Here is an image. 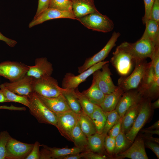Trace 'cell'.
Here are the masks:
<instances>
[{"label":"cell","instance_id":"cell-14","mask_svg":"<svg viewBox=\"0 0 159 159\" xmlns=\"http://www.w3.org/2000/svg\"><path fill=\"white\" fill-rule=\"evenodd\" d=\"M57 116L56 127L61 135L71 141V133L78 121V115L70 110Z\"/></svg>","mask_w":159,"mask_h":159},{"label":"cell","instance_id":"cell-49","mask_svg":"<svg viewBox=\"0 0 159 159\" xmlns=\"http://www.w3.org/2000/svg\"><path fill=\"white\" fill-rule=\"evenodd\" d=\"M0 40L4 42L8 45L11 47H15L17 43V42L16 41L4 36L0 31Z\"/></svg>","mask_w":159,"mask_h":159},{"label":"cell","instance_id":"cell-51","mask_svg":"<svg viewBox=\"0 0 159 159\" xmlns=\"http://www.w3.org/2000/svg\"><path fill=\"white\" fill-rule=\"evenodd\" d=\"M84 155V151L62 157L60 158L59 159H80L83 158Z\"/></svg>","mask_w":159,"mask_h":159},{"label":"cell","instance_id":"cell-44","mask_svg":"<svg viewBox=\"0 0 159 159\" xmlns=\"http://www.w3.org/2000/svg\"><path fill=\"white\" fill-rule=\"evenodd\" d=\"M40 145L37 141L35 142L30 153L25 159H39Z\"/></svg>","mask_w":159,"mask_h":159},{"label":"cell","instance_id":"cell-50","mask_svg":"<svg viewBox=\"0 0 159 159\" xmlns=\"http://www.w3.org/2000/svg\"><path fill=\"white\" fill-rule=\"evenodd\" d=\"M0 109H5L12 111H25L26 108L25 107H17L11 105L10 106H0Z\"/></svg>","mask_w":159,"mask_h":159},{"label":"cell","instance_id":"cell-15","mask_svg":"<svg viewBox=\"0 0 159 159\" xmlns=\"http://www.w3.org/2000/svg\"><path fill=\"white\" fill-rule=\"evenodd\" d=\"M143 97L142 93L138 89L124 92L115 109L120 118H122L130 108L140 102Z\"/></svg>","mask_w":159,"mask_h":159},{"label":"cell","instance_id":"cell-32","mask_svg":"<svg viewBox=\"0 0 159 159\" xmlns=\"http://www.w3.org/2000/svg\"><path fill=\"white\" fill-rule=\"evenodd\" d=\"M0 88L9 102H18L28 107L29 100L27 97L18 95L11 92L7 89L3 84L0 85Z\"/></svg>","mask_w":159,"mask_h":159},{"label":"cell","instance_id":"cell-31","mask_svg":"<svg viewBox=\"0 0 159 159\" xmlns=\"http://www.w3.org/2000/svg\"><path fill=\"white\" fill-rule=\"evenodd\" d=\"M90 117L94 123L97 132L102 133L106 120L105 112L97 106Z\"/></svg>","mask_w":159,"mask_h":159},{"label":"cell","instance_id":"cell-26","mask_svg":"<svg viewBox=\"0 0 159 159\" xmlns=\"http://www.w3.org/2000/svg\"><path fill=\"white\" fill-rule=\"evenodd\" d=\"M145 25V30L142 36L148 38L155 46H159V24L150 19Z\"/></svg>","mask_w":159,"mask_h":159},{"label":"cell","instance_id":"cell-39","mask_svg":"<svg viewBox=\"0 0 159 159\" xmlns=\"http://www.w3.org/2000/svg\"><path fill=\"white\" fill-rule=\"evenodd\" d=\"M115 138L106 135L105 140L104 147L107 153L113 154L115 147Z\"/></svg>","mask_w":159,"mask_h":159},{"label":"cell","instance_id":"cell-18","mask_svg":"<svg viewBox=\"0 0 159 159\" xmlns=\"http://www.w3.org/2000/svg\"><path fill=\"white\" fill-rule=\"evenodd\" d=\"M117 159H148L144 139L141 137L135 139L132 145L125 151L115 155Z\"/></svg>","mask_w":159,"mask_h":159},{"label":"cell","instance_id":"cell-36","mask_svg":"<svg viewBox=\"0 0 159 159\" xmlns=\"http://www.w3.org/2000/svg\"><path fill=\"white\" fill-rule=\"evenodd\" d=\"M48 8L72 12L71 0H50Z\"/></svg>","mask_w":159,"mask_h":159},{"label":"cell","instance_id":"cell-47","mask_svg":"<svg viewBox=\"0 0 159 159\" xmlns=\"http://www.w3.org/2000/svg\"><path fill=\"white\" fill-rule=\"evenodd\" d=\"M146 146L151 150L155 154L158 159L159 158V146L156 143L147 140L144 143Z\"/></svg>","mask_w":159,"mask_h":159},{"label":"cell","instance_id":"cell-43","mask_svg":"<svg viewBox=\"0 0 159 159\" xmlns=\"http://www.w3.org/2000/svg\"><path fill=\"white\" fill-rule=\"evenodd\" d=\"M159 24V0H155L151 10L150 19Z\"/></svg>","mask_w":159,"mask_h":159},{"label":"cell","instance_id":"cell-17","mask_svg":"<svg viewBox=\"0 0 159 159\" xmlns=\"http://www.w3.org/2000/svg\"><path fill=\"white\" fill-rule=\"evenodd\" d=\"M28 67L26 74L35 79L51 76L54 70L52 64L44 57L36 58L34 65Z\"/></svg>","mask_w":159,"mask_h":159},{"label":"cell","instance_id":"cell-6","mask_svg":"<svg viewBox=\"0 0 159 159\" xmlns=\"http://www.w3.org/2000/svg\"><path fill=\"white\" fill-rule=\"evenodd\" d=\"M33 89L34 92L37 95L52 98L62 94L64 89L60 87L57 80L50 76L35 79Z\"/></svg>","mask_w":159,"mask_h":159},{"label":"cell","instance_id":"cell-40","mask_svg":"<svg viewBox=\"0 0 159 159\" xmlns=\"http://www.w3.org/2000/svg\"><path fill=\"white\" fill-rule=\"evenodd\" d=\"M83 158L86 159H107L113 158L109 155L95 153L89 150L84 151Z\"/></svg>","mask_w":159,"mask_h":159},{"label":"cell","instance_id":"cell-24","mask_svg":"<svg viewBox=\"0 0 159 159\" xmlns=\"http://www.w3.org/2000/svg\"><path fill=\"white\" fill-rule=\"evenodd\" d=\"M82 92L92 103L99 106L102 102L105 95L93 79L90 87Z\"/></svg>","mask_w":159,"mask_h":159},{"label":"cell","instance_id":"cell-48","mask_svg":"<svg viewBox=\"0 0 159 159\" xmlns=\"http://www.w3.org/2000/svg\"><path fill=\"white\" fill-rule=\"evenodd\" d=\"M43 148L40 151L39 159H52L49 150L44 145H40Z\"/></svg>","mask_w":159,"mask_h":159},{"label":"cell","instance_id":"cell-29","mask_svg":"<svg viewBox=\"0 0 159 159\" xmlns=\"http://www.w3.org/2000/svg\"><path fill=\"white\" fill-rule=\"evenodd\" d=\"M73 92L79 101L82 111L90 116L98 105L92 103L77 88L73 90Z\"/></svg>","mask_w":159,"mask_h":159},{"label":"cell","instance_id":"cell-52","mask_svg":"<svg viewBox=\"0 0 159 159\" xmlns=\"http://www.w3.org/2000/svg\"><path fill=\"white\" fill-rule=\"evenodd\" d=\"M142 136L141 137L145 138L148 140L155 142L158 144L159 143V138L153 137L152 135L145 133V134L142 135Z\"/></svg>","mask_w":159,"mask_h":159},{"label":"cell","instance_id":"cell-45","mask_svg":"<svg viewBox=\"0 0 159 159\" xmlns=\"http://www.w3.org/2000/svg\"><path fill=\"white\" fill-rule=\"evenodd\" d=\"M122 122V118H120L110 130L107 134L111 137L115 138L121 131Z\"/></svg>","mask_w":159,"mask_h":159},{"label":"cell","instance_id":"cell-21","mask_svg":"<svg viewBox=\"0 0 159 159\" xmlns=\"http://www.w3.org/2000/svg\"><path fill=\"white\" fill-rule=\"evenodd\" d=\"M142 100L130 108L122 118L121 130L125 134L132 127L139 113Z\"/></svg>","mask_w":159,"mask_h":159},{"label":"cell","instance_id":"cell-25","mask_svg":"<svg viewBox=\"0 0 159 159\" xmlns=\"http://www.w3.org/2000/svg\"><path fill=\"white\" fill-rule=\"evenodd\" d=\"M106 135L102 133L96 132L87 137L90 150L94 152L105 154L104 141Z\"/></svg>","mask_w":159,"mask_h":159},{"label":"cell","instance_id":"cell-55","mask_svg":"<svg viewBox=\"0 0 159 159\" xmlns=\"http://www.w3.org/2000/svg\"><path fill=\"white\" fill-rule=\"evenodd\" d=\"M151 108L152 110L156 109L159 107V99L158 98L153 103L151 104Z\"/></svg>","mask_w":159,"mask_h":159},{"label":"cell","instance_id":"cell-7","mask_svg":"<svg viewBox=\"0 0 159 159\" xmlns=\"http://www.w3.org/2000/svg\"><path fill=\"white\" fill-rule=\"evenodd\" d=\"M150 100L148 98H143L141 102L139 113L132 127L125 134L127 138L133 142L151 116L152 110Z\"/></svg>","mask_w":159,"mask_h":159},{"label":"cell","instance_id":"cell-30","mask_svg":"<svg viewBox=\"0 0 159 159\" xmlns=\"http://www.w3.org/2000/svg\"><path fill=\"white\" fill-rule=\"evenodd\" d=\"M62 94L71 110L77 115H79L82 110L79 101L73 92V90L64 89Z\"/></svg>","mask_w":159,"mask_h":159},{"label":"cell","instance_id":"cell-41","mask_svg":"<svg viewBox=\"0 0 159 159\" xmlns=\"http://www.w3.org/2000/svg\"><path fill=\"white\" fill-rule=\"evenodd\" d=\"M144 3L145 13L143 18V23L145 24L150 19L152 8L155 0H143Z\"/></svg>","mask_w":159,"mask_h":159},{"label":"cell","instance_id":"cell-23","mask_svg":"<svg viewBox=\"0 0 159 159\" xmlns=\"http://www.w3.org/2000/svg\"><path fill=\"white\" fill-rule=\"evenodd\" d=\"M71 141L75 146L82 148L86 151L90 150L89 148L87 137L82 130L78 120L71 133Z\"/></svg>","mask_w":159,"mask_h":159},{"label":"cell","instance_id":"cell-38","mask_svg":"<svg viewBox=\"0 0 159 159\" xmlns=\"http://www.w3.org/2000/svg\"><path fill=\"white\" fill-rule=\"evenodd\" d=\"M11 137L7 131L0 132V159H6V145Z\"/></svg>","mask_w":159,"mask_h":159},{"label":"cell","instance_id":"cell-3","mask_svg":"<svg viewBox=\"0 0 159 159\" xmlns=\"http://www.w3.org/2000/svg\"><path fill=\"white\" fill-rule=\"evenodd\" d=\"M121 44L136 61L145 60L148 58L151 59L156 48L159 47L155 46L149 39L143 36L134 43L125 42Z\"/></svg>","mask_w":159,"mask_h":159},{"label":"cell","instance_id":"cell-2","mask_svg":"<svg viewBox=\"0 0 159 159\" xmlns=\"http://www.w3.org/2000/svg\"><path fill=\"white\" fill-rule=\"evenodd\" d=\"M136 60L121 44L113 53L110 62L121 77L128 75L131 72Z\"/></svg>","mask_w":159,"mask_h":159},{"label":"cell","instance_id":"cell-8","mask_svg":"<svg viewBox=\"0 0 159 159\" xmlns=\"http://www.w3.org/2000/svg\"><path fill=\"white\" fill-rule=\"evenodd\" d=\"M109 62L107 61L99 62L77 75H75L71 72L66 73L62 80V88L69 90H73L77 88L80 84L85 81L94 72L101 69L104 64Z\"/></svg>","mask_w":159,"mask_h":159},{"label":"cell","instance_id":"cell-19","mask_svg":"<svg viewBox=\"0 0 159 159\" xmlns=\"http://www.w3.org/2000/svg\"><path fill=\"white\" fill-rule=\"evenodd\" d=\"M36 95L44 105L56 115L71 110L62 94L52 98L45 97Z\"/></svg>","mask_w":159,"mask_h":159},{"label":"cell","instance_id":"cell-13","mask_svg":"<svg viewBox=\"0 0 159 159\" xmlns=\"http://www.w3.org/2000/svg\"><path fill=\"white\" fill-rule=\"evenodd\" d=\"M35 79L26 74L20 78L12 82L3 83L9 90L20 95L28 98L34 92L33 86Z\"/></svg>","mask_w":159,"mask_h":159},{"label":"cell","instance_id":"cell-56","mask_svg":"<svg viewBox=\"0 0 159 159\" xmlns=\"http://www.w3.org/2000/svg\"><path fill=\"white\" fill-rule=\"evenodd\" d=\"M9 102L5 97L1 90H0V102Z\"/></svg>","mask_w":159,"mask_h":159},{"label":"cell","instance_id":"cell-22","mask_svg":"<svg viewBox=\"0 0 159 159\" xmlns=\"http://www.w3.org/2000/svg\"><path fill=\"white\" fill-rule=\"evenodd\" d=\"M124 92L123 90L117 86L114 91L110 94L105 95L102 102L100 105V107L105 112L114 110Z\"/></svg>","mask_w":159,"mask_h":159},{"label":"cell","instance_id":"cell-35","mask_svg":"<svg viewBox=\"0 0 159 159\" xmlns=\"http://www.w3.org/2000/svg\"><path fill=\"white\" fill-rule=\"evenodd\" d=\"M105 113L106 120L102 133L106 135L110 130L121 118L115 109Z\"/></svg>","mask_w":159,"mask_h":159},{"label":"cell","instance_id":"cell-27","mask_svg":"<svg viewBox=\"0 0 159 159\" xmlns=\"http://www.w3.org/2000/svg\"><path fill=\"white\" fill-rule=\"evenodd\" d=\"M78 116L80 128L87 137L97 132L94 123L90 116L82 111Z\"/></svg>","mask_w":159,"mask_h":159},{"label":"cell","instance_id":"cell-9","mask_svg":"<svg viewBox=\"0 0 159 159\" xmlns=\"http://www.w3.org/2000/svg\"><path fill=\"white\" fill-rule=\"evenodd\" d=\"M120 35L118 32H114L111 38L104 47L92 57L87 58L82 65L78 67V72L80 73L93 65L104 61L107 57Z\"/></svg>","mask_w":159,"mask_h":159},{"label":"cell","instance_id":"cell-34","mask_svg":"<svg viewBox=\"0 0 159 159\" xmlns=\"http://www.w3.org/2000/svg\"><path fill=\"white\" fill-rule=\"evenodd\" d=\"M115 147L113 154L115 155L126 150L133 142L128 139L125 134L121 130L115 138Z\"/></svg>","mask_w":159,"mask_h":159},{"label":"cell","instance_id":"cell-42","mask_svg":"<svg viewBox=\"0 0 159 159\" xmlns=\"http://www.w3.org/2000/svg\"><path fill=\"white\" fill-rule=\"evenodd\" d=\"M151 59L156 76L159 77V47L156 48Z\"/></svg>","mask_w":159,"mask_h":159},{"label":"cell","instance_id":"cell-1","mask_svg":"<svg viewBox=\"0 0 159 159\" xmlns=\"http://www.w3.org/2000/svg\"><path fill=\"white\" fill-rule=\"evenodd\" d=\"M29 103L28 107L30 113L39 123L56 126L57 117L42 102L34 92L28 97Z\"/></svg>","mask_w":159,"mask_h":159},{"label":"cell","instance_id":"cell-5","mask_svg":"<svg viewBox=\"0 0 159 159\" xmlns=\"http://www.w3.org/2000/svg\"><path fill=\"white\" fill-rule=\"evenodd\" d=\"M77 20L88 29L99 32H109L114 27L113 21L107 16L100 12L88 14Z\"/></svg>","mask_w":159,"mask_h":159},{"label":"cell","instance_id":"cell-37","mask_svg":"<svg viewBox=\"0 0 159 159\" xmlns=\"http://www.w3.org/2000/svg\"><path fill=\"white\" fill-rule=\"evenodd\" d=\"M159 93V77L157 78L150 86L143 93L144 97L150 100L157 98Z\"/></svg>","mask_w":159,"mask_h":159},{"label":"cell","instance_id":"cell-12","mask_svg":"<svg viewBox=\"0 0 159 159\" xmlns=\"http://www.w3.org/2000/svg\"><path fill=\"white\" fill-rule=\"evenodd\" d=\"M101 69V70L99 69L94 72L93 78L104 93L108 94L114 91L117 86L115 85L112 81L109 63L104 64Z\"/></svg>","mask_w":159,"mask_h":159},{"label":"cell","instance_id":"cell-54","mask_svg":"<svg viewBox=\"0 0 159 159\" xmlns=\"http://www.w3.org/2000/svg\"><path fill=\"white\" fill-rule=\"evenodd\" d=\"M159 120H157L150 127L146 128V129L148 130H154L159 129Z\"/></svg>","mask_w":159,"mask_h":159},{"label":"cell","instance_id":"cell-20","mask_svg":"<svg viewBox=\"0 0 159 159\" xmlns=\"http://www.w3.org/2000/svg\"><path fill=\"white\" fill-rule=\"evenodd\" d=\"M72 11L76 20L88 14L99 12L94 0H71Z\"/></svg>","mask_w":159,"mask_h":159},{"label":"cell","instance_id":"cell-33","mask_svg":"<svg viewBox=\"0 0 159 159\" xmlns=\"http://www.w3.org/2000/svg\"><path fill=\"white\" fill-rule=\"evenodd\" d=\"M157 78L158 77L156 76L153 66L151 62H149L141 86L138 90H139L143 94V93L150 86Z\"/></svg>","mask_w":159,"mask_h":159},{"label":"cell","instance_id":"cell-16","mask_svg":"<svg viewBox=\"0 0 159 159\" xmlns=\"http://www.w3.org/2000/svg\"><path fill=\"white\" fill-rule=\"evenodd\" d=\"M59 18H67L76 20L72 12L62 11L58 9L48 8L29 23V27H32L48 20Z\"/></svg>","mask_w":159,"mask_h":159},{"label":"cell","instance_id":"cell-4","mask_svg":"<svg viewBox=\"0 0 159 159\" xmlns=\"http://www.w3.org/2000/svg\"><path fill=\"white\" fill-rule=\"evenodd\" d=\"M149 63L145 60L137 61L135 67L130 75L121 77L118 80V86L124 92L130 90L138 89L140 87Z\"/></svg>","mask_w":159,"mask_h":159},{"label":"cell","instance_id":"cell-53","mask_svg":"<svg viewBox=\"0 0 159 159\" xmlns=\"http://www.w3.org/2000/svg\"><path fill=\"white\" fill-rule=\"evenodd\" d=\"M142 131L143 132H144L145 133L150 134L151 135H153V134H155L157 135H159V129L153 130H148L145 129L142 130Z\"/></svg>","mask_w":159,"mask_h":159},{"label":"cell","instance_id":"cell-11","mask_svg":"<svg viewBox=\"0 0 159 159\" xmlns=\"http://www.w3.org/2000/svg\"><path fill=\"white\" fill-rule=\"evenodd\" d=\"M34 145L21 142L11 137L6 145V159H25Z\"/></svg>","mask_w":159,"mask_h":159},{"label":"cell","instance_id":"cell-46","mask_svg":"<svg viewBox=\"0 0 159 159\" xmlns=\"http://www.w3.org/2000/svg\"><path fill=\"white\" fill-rule=\"evenodd\" d=\"M50 0H38L36 12L34 18L39 15L41 13L49 7Z\"/></svg>","mask_w":159,"mask_h":159},{"label":"cell","instance_id":"cell-28","mask_svg":"<svg viewBox=\"0 0 159 159\" xmlns=\"http://www.w3.org/2000/svg\"><path fill=\"white\" fill-rule=\"evenodd\" d=\"M44 145L50 151L52 159H59L62 157L86 151L84 149L76 146L71 148H59Z\"/></svg>","mask_w":159,"mask_h":159},{"label":"cell","instance_id":"cell-10","mask_svg":"<svg viewBox=\"0 0 159 159\" xmlns=\"http://www.w3.org/2000/svg\"><path fill=\"white\" fill-rule=\"evenodd\" d=\"M28 66L21 62L6 61L0 63V76L12 82L25 75Z\"/></svg>","mask_w":159,"mask_h":159}]
</instances>
